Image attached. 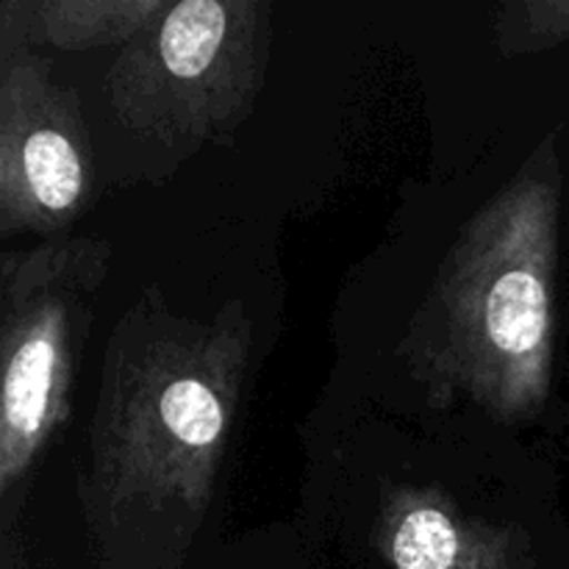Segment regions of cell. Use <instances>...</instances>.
Wrapping results in <instances>:
<instances>
[{"mask_svg": "<svg viewBox=\"0 0 569 569\" xmlns=\"http://www.w3.org/2000/svg\"><path fill=\"white\" fill-rule=\"evenodd\" d=\"M233 300L209 320L148 292L117 326L100 372L81 500L106 553L183 556L214 498L250 365Z\"/></svg>", "mask_w": 569, "mask_h": 569, "instance_id": "6da1fadb", "label": "cell"}, {"mask_svg": "<svg viewBox=\"0 0 569 569\" xmlns=\"http://www.w3.org/2000/svg\"><path fill=\"white\" fill-rule=\"evenodd\" d=\"M559 209L548 139L461 228L406 342L433 392L506 426L537 420L550 398Z\"/></svg>", "mask_w": 569, "mask_h": 569, "instance_id": "7a4b0ae2", "label": "cell"}, {"mask_svg": "<svg viewBox=\"0 0 569 569\" xmlns=\"http://www.w3.org/2000/svg\"><path fill=\"white\" fill-rule=\"evenodd\" d=\"M106 239H56L0 259V511L11 522L70 420L76 367L109 276Z\"/></svg>", "mask_w": 569, "mask_h": 569, "instance_id": "3957f363", "label": "cell"}, {"mask_svg": "<svg viewBox=\"0 0 569 569\" xmlns=\"http://www.w3.org/2000/svg\"><path fill=\"white\" fill-rule=\"evenodd\" d=\"M272 6L264 0H178L120 48L106 100L133 133L189 153L237 131L261 92Z\"/></svg>", "mask_w": 569, "mask_h": 569, "instance_id": "277c9868", "label": "cell"}, {"mask_svg": "<svg viewBox=\"0 0 569 569\" xmlns=\"http://www.w3.org/2000/svg\"><path fill=\"white\" fill-rule=\"evenodd\" d=\"M92 144L76 89L0 14V237L59 233L92 200Z\"/></svg>", "mask_w": 569, "mask_h": 569, "instance_id": "5b68a950", "label": "cell"}, {"mask_svg": "<svg viewBox=\"0 0 569 569\" xmlns=\"http://www.w3.org/2000/svg\"><path fill=\"white\" fill-rule=\"evenodd\" d=\"M378 542L392 569H526L520 533L465 515L437 489L389 495Z\"/></svg>", "mask_w": 569, "mask_h": 569, "instance_id": "8992f818", "label": "cell"}, {"mask_svg": "<svg viewBox=\"0 0 569 569\" xmlns=\"http://www.w3.org/2000/svg\"><path fill=\"white\" fill-rule=\"evenodd\" d=\"M167 0H6L9 17L28 42L59 50L126 48L164 11Z\"/></svg>", "mask_w": 569, "mask_h": 569, "instance_id": "52a82bcc", "label": "cell"}, {"mask_svg": "<svg viewBox=\"0 0 569 569\" xmlns=\"http://www.w3.org/2000/svg\"><path fill=\"white\" fill-rule=\"evenodd\" d=\"M569 42V0H511L495 14V44L503 56L542 53Z\"/></svg>", "mask_w": 569, "mask_h": 569, "instance_id": "ba28073f", "label": "cell"}]
</instances>
